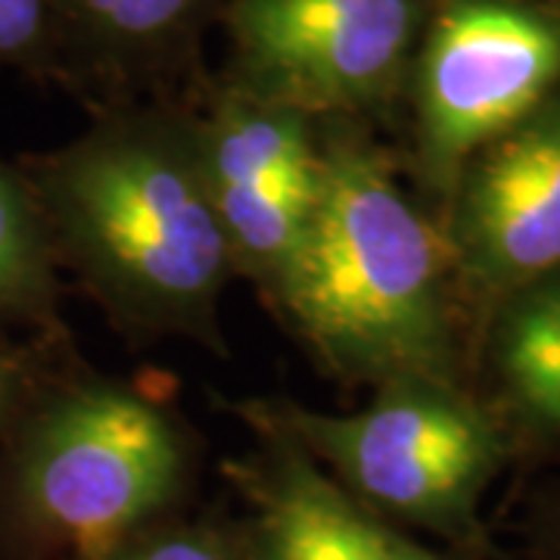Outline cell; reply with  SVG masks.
<instances>
[{
	"label": "cell",
	"instance_id": "6da1fadb",
	"mask_svg": "<svg viewBox=\"0 0 560 560\" xmlns=\"http://www.w3.org/2000/svg\"><path fill=\"white\" fill-rule=\"evenodd\" d=\"M54 253L119 318L150 334L215 337L234 271L197 116L119 106L22 172Z\"/></svg>",
	"mask_w": 560,
	"mask_h": 560
},
{
	"label": "cell",
	"instance_id": "7a4b0ae2",
	"mask_svg": "<svg viewBox=\"0 0 560 560\" xmlns=\"http://www.w3.org/2000/svg\"><path fill=\"white\" fill-rule=\"evenodd\" d=\"M455 256L355 121H324L308 237L275 302L337 374L458 381Z\"/></svg>",
	"mask_w": 560,
	"mask_h": 560
},
{
	"label": "cell",
	"instance_id": "3957f363",
	"mask_svg": "<svg viewBox=\"0 0 560 560\" xmlns=\"http://www.w3.org/2000/svg\"><path fill=\"white\" fill-rule=\"evenodd\" d=\"M194 445L156 401L72 383L20 401L0 430V560H79L175 517Z\"/></svg>",
	"mask_w": 560,
	"mask_h": 560
},
{
	"label": "cell",
	"instance_id": "277c9868",
	"mask_svg": "<svg viewBox=\"0 0 560 560\" xmlns=\"http://www.w3.org/2000/svg\"><path fill=\"white\" fill-rule=\"evenodd\" d=\"M246 415L290 436L386 523L474 560L489 555L480 508L511 458V436L458 381L377 383V396L346 415L290 401H259Z\"/></svg>",
	"mask_w": 560,
	"mask_h": 560
},
{
	"label": "cell",
	"instance_id": "5b68a950",
	"mask_svg": "<svg viewBox=\"0 0 560 560\" xmlns=\"http://www.w3.org/2000/svg\"><path fill=\"white\" fill-rule=\"evenodd\" d=\"M560 91V7L436 0L408 75L420 178L452 197L464 165Z\"/></svg>",
	"mask_w": 560,
	"mask_h": 560
},
{
	"label": "cell",
	"instance_id": "8992f818",
	"mask_svg": "<svg viewBox=\"0 0 560 560\" xmlns=\"http://www.w3.org/2000/svg\"><path fill=\"white\" fill-rule=\"evenodd\" d=\"M436 0H221L224 81L318 121H355L405 97Z\"/></svg>",
	"mask_w": 560,
	"mask_h": 560
},
{
	"label": "cell",
	"instance_id": "52a82bcc",
	"mask_svg": "<svg viewBox=\"0 0 560 560\" xmlns=\"http://www.w3.org/2000/svg\"><path fill=\"white\" fill-rule=\"evenodd\" d=\"M445 234L458 275L499 305L560 271V91L464 165Z\"/></svg>",
	"mask_w": 560,
	"mask_h": 560
},
{
	"label": "cell",
	"instance_id": "ba28073f",
	"mask_svg": "<svg viewBox=\"0 0 560 560\" xmlns=\"http://www.w3.org/2000/svg\"><path fill=\"white\" fill-rule=\"evenodd\" d=\"M253 423L261 445L228 467L243 501L237 529L246 560H474L386 523L290 436Z\"/></svg>",
	"mask_w": 560,
	"mask_h": 560
},
{
	"label": "cell",
	"instance_id": "9c48e42d",
	"mask_svg": "<svg viewBox=\"0 0 560 560\" xmlns=\"http://www.w3.org/2000/svg\"><path fill=\"white\" fill-rule=\"evenodd\" d=\"M221 0H50L60 79L140 88L180 75Z\"/></svg>",
	"mask_w": 560,
	"mask_h": 560
},
{
	"label": "cell",
	"instance_id": "30bf717a",
	"mask_svg": "<svg viewBox=\"0 0 560 560\" xmlns=\"http://www.w3.org/2000/svg\"><path fill=\"white\" fill-rule=\"evenodd\" d=\"M489 359L523 430L541 442H560V271L495 305Z\"/></svg>",
	"mask_w": 560,
	"mask_h": 560
},
{
	"label": "cell",
	"instance_id": "8fae6325",
	"mask_svg": "<svg viewBox=\"0 0 560 560\" xmlns=\"http://www.w3.org/2000/svg\"><path fill=\"white\" fill-rule=\"evenodd\" d=\"M54 246L22 172L0 165V318H54Z\"/></svg>",
	"mask_w": 560,
	"mask_h": 560
},
{
	"label": "cell",
	"instance_id": "7c38bea8",
	"mask_svg": "<svg viewBox=\"0 0 560 560\" xmlns=\"http://www.w3.org/2000/svg\"><path fill=\"white\" fill-rule=\"evenodd\" d=\"M79 560H246V551L237 521L180 511Z\"/></svg>",
	"mask_w": 560,
	"mask_h": 560
},
{
	"label": "cell",
	"instance_id": "4fadbf2b",
	"mask_svg": "<svg viewBox=\"0 0 560 560\" xmlns=\"http://www.w3.org/2000/svg\"><path fill=\"white\" fill-rule=\"evenodd\" d=\"M57 75L50 0H0V72Z\"/></svg>",
	"mask_w": 560,
	"mask_h": 560
},
{
	"label": "cell",
	"instance_id": "5bb4252c",
	"mask_svg": "<svg viewBox=\"0 0 560 560\" xmlns=\"http://www.w3.org/2000/svg\"><path fill=\"white\" fill-rule=\"evenodd\" d=\"M22 389H25V368L13 355L0 352V430L10 420V415H13Z\"/></svg>",
	"mask_w": 560,
	"mask_h": 560
},
{
	"label": "cell",
	"instance_id": "9a60e30c",
	"mask_svg": "<svg viewBox=\"0 0 560 560\" xmlns=\"http://www.w3.org/2000/svg\"><path fill=\"white\" fill-rule=\"evenodd\" d=\"M536 560H560V501L541 514L536 536H533Z\"/></svg>",
	"mask_w": 560,
	"mask_h": 560
},
{
	"label": "cell",
	"instance_id": "2e32d148",
	"mask_svg": "<svg viewBox=\"0 0 560 560\" xmlns=\"http://www.w3.org/2000/svg\"><path fill=\"white\" fill-rule=\"evenodd\" d=\"M548 3H555V7H560V0H548Z\"/></svg>",
	"mask_w": 560,
	"mask_h": 560
}]
</instances>
